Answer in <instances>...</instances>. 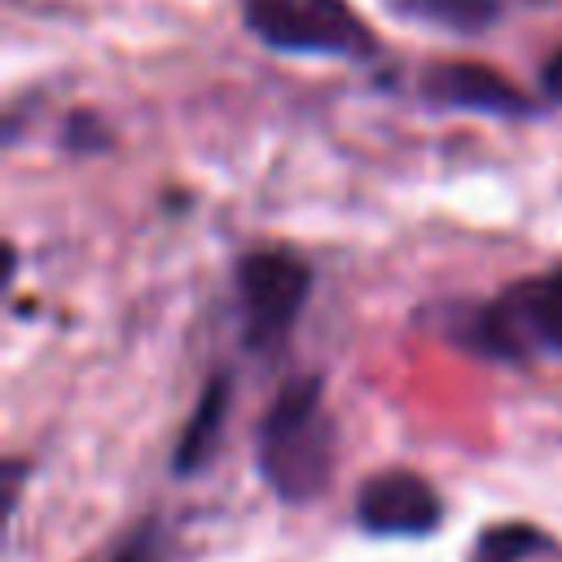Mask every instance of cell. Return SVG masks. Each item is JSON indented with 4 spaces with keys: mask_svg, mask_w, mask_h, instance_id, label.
I'll list each match as a JSON object with an SVG mask.
<instances>
[{
    "mask_svg": "<svg viewBox=\"0 0 562 562\" xmlns=\"http://www.w3.org/2000/svg\"><path fill=\"white\" fill-rule=\"evenodd\" d=\"M241 22L277 53L303 57H369L373 26L347 0H241Z\"/></svg>",
    "mask_w": 562,
    "mask_h": 562,
    "instance_id": "obj_4",
    "label": "cell"
},
{
    "mask_svg": "<svg viewBox=\"0 0 562 562\" xmlns=\"http://www.w3.org/2000/svg\"><path fill=\"white\" fill-rule=\"evenodd\" d=\"M461 338L496 360H522L536 351L562 356V263L509 281L496 299L465 316Z\"/></svg>",
    "mask_w": 562,
    "mask_h": 562,
    "instance_id": "obj_2",
    "label": "cell"
},
{
    "mask_svg": "<svg viewBox=\"0 0 562 562\" xmlns=\"http://www.w3.org/2000/svg\"><path fill=\"white\" fill-rule=\"evenodd\" d=\"M233 285L241 303V342L250 351H272L312 294V263L294 246H250L233 263Z\"/></svg>",
    "mask_w": 562,
    "mask_h": 562,
    "instance_id": "obj_3",
    "label": "cell"
},
{
    "mask_svg": "<svg viewBox=\"0 0 562 562\" xmlns=\"http://www.w3.org/2000/svg\"><path fill=\"white\" fill-rule=\"evenodd\" d=\"M224 413H228V373H215L202 386V395H198V404H193V413H189V422H184V430L176 439V457H171L176 474H198L215 457V443H220V430H224Z\"/></svg>",
    "mask_w": 562,
    "mask_h": 562,
    "instance_id": "obj_7",
    "label": "cell"
},
{
    "mask_svg": "<svg viewBox=\"0 0 562 562\" xmlns=\"http://www.w3.org/2000/svg\"><path fill=\"white\" fill-rule=\"evenodd\" d=\"M391 4L417 22H430V26H443L457 35L487 31L505 13V0H391Z\"/></svg>",
    "mask_w": 562,
    "mask_h": 562,
    "instance_id": "obj_8",
    "label": "cell"
},
{
    "mask_svg": "<svg viewBox=\"0 0 562 562\" xmlns=\"http://www.w3.org/2000/svg\"><path fill=\"white\" fill-rule=\"evenodd\" d=\"M61 145L70 149H105V123L92 114V110H75L66 123H61Z\"/></svg>",
    "mask_w": 562,
    "mask_h": 562,
    "instance_id": "obj_9",
    "label": "cell"
},
{
    "mask_svg": "<svg viewBox=\"0 0 562 562\" xmlns=\"http://www.w3.org/2000/svg\"><path fill=\"white\" fill-rule=\"evenodd\" d=\"M443 518L439 492L413 470L369 474L356 492V522L369 536H430Z\"/></svg>",
    "mask_w": 562,
    "mask_h": 562,
    "instance_id": "obj_5",
    "label": "cell"
},
{
    "mask_svg": "<svg viewBox=\"0 0 562 562\" xmlns=\"http://www.w3.org/2000/svg\"><path fill=\"white\" fill-rule=\"evenodd\" d=\"M422 97L452 110H479L496 119H527L540 105L522 83H514L505 70L487 61H435L422 75Z\"/></svg>",
    "mask_w": 562,
    "mask_h": 562,
    "instance_id": "obj_6",
    "label": "cell"
},
{
    "mask_svg": "<svg viewBox=\"0 0 562 562\" xmlns=\"http://www.w3.org/2000/svg\"><path fill=\"white\" fill-rule=\"evenodd\" d=\"M540 83H544V92H549L553 101H562V48H553V53L544 57V66H540Z\"/></svg>",
    "mask_w": 562,
    "mask_h": 562,
    "instance_id": "obj_10",
    "label": "cell"
},
{
    "mask_svg": "<svg viewBox=\"0 0 562 562\" xmlns=\"http://www.w3.org/2000/svg\"><path fill=\"white\" fill-rule=\"evenodd\" d=\"M259 474L281 501H312L329 483V461H334V426L325 413V391L321 378L303 373L290 378L268 413L259 417V439H255Z\"/></svg>",
    "mask_w": 562,
    "mask_h": 562,
    "instance_id": "obj_1",
    "label": "cell"
}]
</instances>
